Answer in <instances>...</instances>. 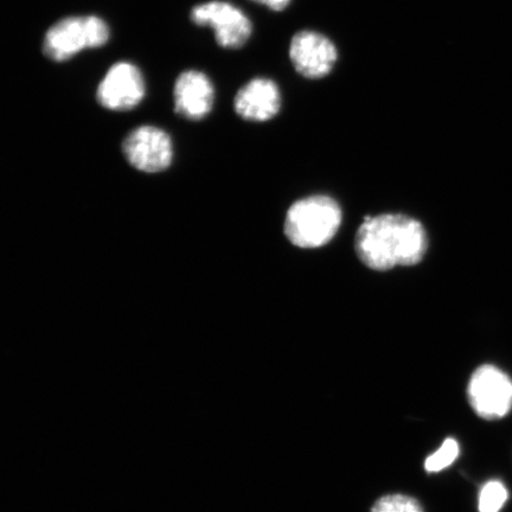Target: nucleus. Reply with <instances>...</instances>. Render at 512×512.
<instances>
[{"label": "nucleus", "instance_id": "f257e3e1", "mask_svg": "<svg viewBox=\"0 0 512 512\" xmlns=\"http://www.w3.org/2000/svg\"><path fill=\"white\" fill-rule=\"evenodd\" d=\"M427 246L424 226L413 217L401 214L367 217L355 240L358 258L374 271L418 265Z\"/></svg>", "mask_w": 512, "mask_h": 512}, {"label": "nucleus", "instance_id": "f03ea898", "mask_svg": "<svg viewBox=\"0 0 512 512\" xmlns=\"http://www.w3.org/2000/svg\"><path fill=\"white\" fill-rule=\"evenodd\" d=\"M341 223L342 209L334 198L310 196L288 209L285 234L294 246L318 248L335 238Z\"/></svg>", "mask_w": 512, "mask_h": 512}, {"label": "nucleus", "instance_id": "7ed1b4c3", "mask_svg": "<svg viewBox=\"0 0 512 512\" xmlns=\"http://www.w3.org/2000/svg\"><path fill=\"white\" fill-rule=\"evenodd\" d=\"M110 29L95 16L69 17L57 22L44 38L43 51L48 59L63 62L83 49L105 46Z\"/></svg>", "mask_w": 512, "mask_h": 512}, {"label": "nucleus", "instance_id": "20e7f679", "mask_svg": "<svg viewBox=\"0 0 512 512\" xmlns=\"http://www.w3.org/2000/svg\"><path fill=\"white\" fill-rule=\"evenodd\" d=\"M467 396L479 418L502 419L512 408V381L501 369L486 364L472 374Z\"/></svg>", "mask_w": 512, "mask_h": 512}, {"label": "nucleus", "instance_id": "39448f33", "mask_svg": "<svg viewBox=\"0 0 512 512\" xmlns=\"http://www.w3.org/2000/svg\"><path fill=\"white\" fill-rule=\"evenodd\" d=\"M191 21L213 29L222 48H242L252 36L253 25L245 12L219 0L196 6L191 11Z\"/></svg>", "mask_w": 512, "mask_h": 512}, {"label": "nucleus", "instance_id": "423d86ee", "mask_svg": "<svg viewBox=\"0 0 512 512\" xmlns=\"http://www.w3.org/2000/svg\"><path fill=\"white\" fill-rule=\"evenodd\" d=\"M293 68L303 78L323 79L331 74L338 61V50L328 36L303 30L293 36L288 50Z\"/></svg>", "mask_w": 512, "mask_h": 512}, {"label": "nucleus", "instance_id": "0eeeda50", "mask_svg": "<svg viewBox=\"0 0 512 512\" xmlns=\"http://www.w3.org/2000/svg\"><path fill=\"white\" fill-rule=\"evenodd\" d=\"M124 155L133 168L156 174L169 168L174 149L169 134L155 126H140L125 139Z\"/></svg>", "mask_w": 512, "mask_h": 512}, {"label": "nucleus", "instance_id": "6e6552de", "mask_svg": "<svg viewBox=\"0 0 512 512\" xmlns=\"http://www.w3.org/2000/svg\"><path fill=\"white\" fill-rule=\"evenodd\" d=\"M144 96L143 75L136 66L127 62L114 64L96 92V99L102 107L117 112L133 110Z\"/></svg>", "mask_w": 512, "mask_h": 512}, {"label": "nucleus", "instance_id": "1a4fd4ad", "mask_svg": "<svg viewBox=\"0 0 512 512\" xmlns=\"http://www.w3.org/2000/svg\"><path fill=\"white\" fill-rule=\"evenodd\" d=\"M283 105L280 89L273 80L258 78L249 81L236 94L234 107L242 119L265 123L279 114Z\"/></svg>", "mask_w": 512, "mask_h": 512}, {"label": "nucleus", "instance_id": "9d476101", "mask_svg": "<svg viewBox=\"0 0 512 512\" xmlns=\"http://www.w3.org/2000/svg\"><path fill=\"white\" fill-rule=\"evenodd\" d=\"M175 111L189 120H202L213 110L214 87L207 75L189 70L175 83Z\"/></svg>", "mask_w": 512, "mask_h": 512}, {"label": "nucleus", "instance_id": "9b49d317", "mask_svg": "<svg viewBox=\"0 0 512 512\" xmlns=\"http://www.w3.org/2000/svg\"><path fill=\"white\" fill-rule=\"evenodd\" d=\"M508 499V490L498 480H491L479 494V512H499Z\"/></svg>", "mask_w": 512, "mask_h": 512}, {"label": "nucleus", "instance_id": "f8f14e48", "mask_svg": "<svg viewBox=\"0 0 512 512\" xmlns=\"http://www.w3.org/2000/svg\"><path fill=\"white\" fill-rule=\"evenodd\" d=\"M459 456V445L457 440L448 438L440 446L439 450L426 459L425 469L427 472H440L451 466Z\"/></svg>", "mask_w": 512, "mask_h": 512}, {"label": "nucleus", "instance_id": "ddd939ff", "mask_svg": "<svg viewBox=\"0 0 512 512\" xmlns=\"http://www.w3.org/2000/svg\"><path fill=\"white\" fill-rule=\"evenodd\" d=\"M371 512H424L416 499L405 495H389L379 499Z\"/></svg>", "mask_w": 512, "mask_h": 512}, {"label": "nucleus", "instance_id": "4468645a", "mask_svg": "<svg viewBox=\"0 0 512 512\" xmlns=\"http://www.w3.org/2000/svg\"><path fill=\"white\" fill-rule=\"evenodd\" d=\"M253 2L265 5L273 11H283L288 8L292 0H253Z\"/></svg>", "mask_w": 512, "mask_h": 512}]
</instances>
